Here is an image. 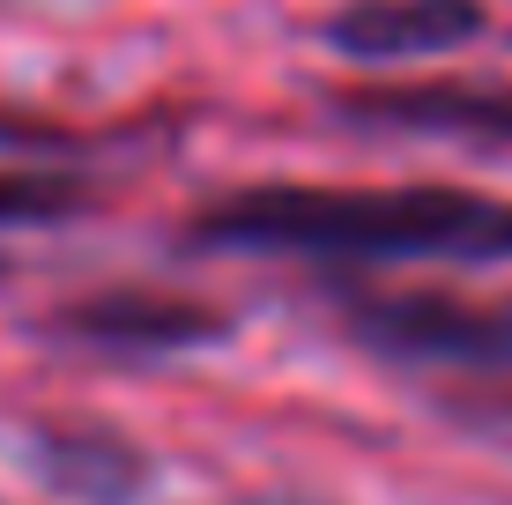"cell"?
Instances as JSON below:
<instances>
[{
  "label": "cell",
  "mask_w": 512,
  "mask_h": 505,
  "mask_svg": "<svg viewBox=\"0 0 512 505\" xmlns=\"http://www.w3.org/2000/svg\"><path fill=\"white\" fill-rule=\"evenodd\" d=\"M186 238L320 268H498L512 260V201L475 186H238L208 201Z\"/></svg>",
  "instance_id": "obj_1"
},
{
  "label": "cell",
  "mask_w": 512,
  "mask_h": 505,
  "mask_svg": "<svg viewBox=\"0 0 512 505\" xmlns=\"http://www.w3.org/2000/svg\"><path fill=\"white\" fill-rule=\"evenodd\" d=\"M342 335L401 364L438 372H512V305H483L461 290H364L342 283Z\"/></svg>",
  "instance_id": "obj_2"
},
{
  "label": "cell",
  "mask_w": 512,
  "mask_h": 505,
  "mask_svg": "<svg viewBox=\"0 0 512 505\" xmlns=\"http://www.w3.org/2000/svg\"><path fill=\"white\" fill-rule=\"evenodd\" d=\"M52 335L104 357H179V350L223 342L231 312L201 298H171V290H97V298H75L67 312H52Z\"/></svg>",
  "instance_id": "obj_3"
},
{
  "label": "cell",
  "mask_w": 512,
  "mask_h": 505,
  "mask_svg": "<svg viewBox=\"0 0 512 505\" xmlns=\"http://www.w3.org/2000/svg\"><path fill=\"white\" fill-rule=\"evenodd\" d=\"M334 112L349 127H386V134H446V142H483L512 149V90L483 82H394V90H342Z\"/></svg>",
  "instance_id": "obj_4"
},
{
  "label": "cell",
  "mask_w": 512,
  "mask_h": 505,
  "mask_svg": "<svg viewBox=\"0 0 512 505\" xmlns=\"http://www.w3.org/2000/svg\"><path fill=\"white\" fill-rule=\"evenodd\" d=\"M483 0H349L320 23V38L349 60H438L483 38Z\"/></svg>",
  "instance_id": "obj_5"
},
{
  "label": "cell",
  "mask_w": 512,
  "mask_h": 505,
  "mask_svg": "<svg viewBox=\"0 0 512 505\" xmlns=\"http://www.w3.org/2000/svg\"><path fill=\"white\" fill-rule=\"evenodd\" d=\"M30 468L75 505H141L156 461L112 424H30Z\"/></svg>",
  "instance_id": "obj_6"
},
{
  "label": "cell",
  "mask_w": 512,
  "mask_h": 505,
  "mask_svg": "<svg viewBox=\"0 0 512 505\" xmlns=\"http://www.w3.org/2000/svg\"><path fill=\"white\" fill-rule=\"evenodd\" d=\"M90 201L82 179H60V171H0V223H60Z\"/></svg>",
  "instance_id": "obj_7"
},
{
  "label": "cell",
  "mask_w": 512,
  "mask_h": 505,
  "mask_svg": "<svg viewBox=\"0 0 512 505\" xmlns=\"http://www.w3.org/2000/svg\"><path fill=\"white\" fill-rule=\"evenodd\" d=\"M0 149H75L60 127H38V119H8L0 112Z\"/></svg>",
  "instance_id": "obj_8"
},
{
  "label": "cell",
  "mask_w": 512,
  "mask_h": 505,
  "mask_svg": "<svg viewBox=\"0 0 512 505\" xmlns=\"http://www.w3.org/2000/svg\"><path fill=\"white\" fill-rule=\"evenodd\" d=\"M0 275H8V260H0Z\"/></svg>",
  "instance_id": "obj_9"
}]
</instances>
